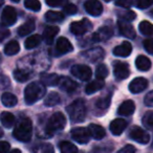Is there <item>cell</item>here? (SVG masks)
I'll list each match as a JSON object with an SVG mask.
<instances>
[{"instance_id":"cell-54","label":"cell","mask_w":153,"mask_h":153,"mask_svg":"<svg viewBox=\"0 0 153 153\" xmlns=\"http://www.w3.org/2000/svg\"><path fill=\"white\" fill-rule=\"evenodd\" d=\"M12 1H14V2H19L20 0H12Z\"/></svg>"},{"instance_id":"cell-44","label":"cell","mask_w":153,"mask_h":153,"mask_svg":"<svg viewBox=\"0 0 153 153\" xmlns=\"http://www.w3.org/2000/svg\"><path fill=\"white\" fill-rule=\"evenodd\" d=\"M64 12L66 14H68V15H74V14H76L78 12V7L74 4H72V3H68L64 7Z\"/></svg>"},{"instance_id":"cell-34","label":"cell","mask_w":153,"mask_h":153,"mask_svg":"<svg viewBox=\"0 0 153 153\" xmlns=\"http://www.w3.org/2000/svg\"><path fill=\"white\" fill-rule=\"evenodd\" d=\"M138 30L145 36H153V24L149 21H142L138 25Z\"/></svg>"},{"instance_id":"cell-3","label":"cell","mask_w":153,"mask_h":153,"mask_svg":"<svg viewBox=\"0 0 153 153\" xmlns=\"http://www.w3.org/2000/svg\"><path fill=\"white\" fill-rule=\"evenodd\" d=\"M33 134V124L32 121L27 117L22 119L19 123L16 125L15 129L13 131V135L16 140L20 142H28L32 137Z\"/></svg>"},{"instance_id":"cell-40","label":"cell","mask_w":153,"mask_h":153,"mask_svg":"<svg viewBox=\"0 0 153 153\" xmlns=\"http://www.w3.org/2000/svg\"><path fill=\"white\" fill-rule=\"evenodd\" d=\"M110 102H111V96H107L105 98H102V99H99L97 101V107L99 109H107L110 105Z\"/></svg>"},{"instance_id":"cell-47","label":"cell","mask_w":153,"mask_h":153,"mask_svg":"<svg viewBox=\"0 0 153 153\" xmlns=\"http://www.w3.org/2000/svg\"><path fill=\"white\" fill-rule=\"evenodd\" d=\"M145 104L149 107H153V90L146 94V97H145Z\"/></svg>"},{"instance_id":"cell-55","label":"cell","mask_w":153,"mask_h":153,"mask_svg":"<svg viewBox=\"0 0 153 153\" xmlns=\"http://www.w3.org/2000/svg\"><path fill=\"white\" fill-rule=\"evenodd\" d=\"M0 62H1V55H0Z\"/></svg>"},{"instance_id":"cell-13","label":"cell","mask_w":153,"mask_h":153,"mask_svg":"<svg viewBox=\"0 0 153 153\" xmlns=\"http://www.w3.org/2000/svg\"><path fill=\"white\" fill-rule=\"evenodd\" d=\"M117 27L123 37H126L128 39H134L135 38V30H134L133 26L129 24V22L120 20L117 22Z\"/></svg>"},{"instance_id":"cell-18","label":"cell","mask_w":153,"mask_h":153,"mask_svg":"<svg viewBox=\"0 0 153 153\" xmlns=\"http://www.w3.org/2000/svg\"><path fill=\"white\" fill-rule=\"evenodd\" d=\"M132 51V45L128 41H124L122 44L113 49V55L117 57H128Z\"/></svg>"},{"instance_id":"cell-45","label":"cell","mask_w":153,"mask_h":153,"mask_svg":"<svg viewBox=\"0 0 153 153\" xmlns=\"http://www.w3.org/2000/svg\"><path fill=\"white\" fill-rule=\"evenodd\" d=\"M133 4V0H117L115 5L121 7H130Z\"/></svg>"},{"instance_id":"cell-19","label":"cell","mask_w":153,"mask_h":153,"mask_svg":"<svg viewBox=\"0 0 153 153\" xmlns=\"http://www.w3.org/2000/svg\"><path fill=\"white\" fill-rule=\"evenodd\" d=\"M41 83L46 86H57L60 83V78L57 74H41Z\"/></svg>"},{"instance_id":"cell-17","label":"cell","mask_w":153,"mask_h":153,"mask_svg":"<svg viewBox=\"0 0 153 153\" xmlns=\"http://www.w3.org/2000/svg\"><path fill=\"white\" fill-rule=\"evenodd\" d=\"M135 110V104H134L133 101L131 100H127L124 101L119 107V112L120 115H123V117H128V115H131L132 113Z\"/></svg>"},{"instance_id":"cell-49","label":"cell","mask_w":153,"mask_h":153,"mask_svg":"<svg viewBox=\"0 0 153 153\" xmlns=\"http://www.w3.org/2000/svg\"><path fill=\"white\" fill-rule=\"evenodd\" d=\"M11 145L7 142H0V153H7L10 152Z\"/></svg>"},{"instance_id":"cell-53","label":"cell","mask_w":153,"mask_h":153,"mask_svg":"<svg viewBox=\"0 0 153 153\" xmlns=\"http://www.w3.org/2000/svg\"><path fill=\"white\" fill-rule=\"evenodd\" d=\"M3 2H4V1H3V0H0V7H1V5L3 4Z\"/></svg>"},{"instance_id":"cell-57","label":"cell","mask_w":153,"mask_h":153,"mask_svg":"<svg viewBox=\"0 0 153 153\" xmlns=\"http://www.w3.org/2000/svg\"><path fill=\"white\" fill-rule=\"evenodd\" d=\"M82 153H84V152H82Z\"/></svg>"},{"instance_id":"cell-15","label":"cell","mask_w":153,"mask_h":153,"mask_svg":"<svg viewBox=\"0 0 153 153\" xmlns=\"http://www.w3.org/2000/svg\"><path fill=\"white\" fill-rule=\"evenodd\" d=\"M127 127V122L123 119H115L109 125L110 131L113 135H121Z\"/></svg>"},{"instance_id":"cell-37","label":"cell","mask_w":153,"mask_h":153,"mask_svg":"<svg viewBox=\"0 0 153 153\" xmlns=\"http://www.w3.org/2000/svg\"><path fill=\"white\" fill-rule=\"evenodd\" d=\"M143 124L149 130L153 131V111H147L143 117Z\"/></svg>"},{"instance_id":"cell-26","label":"cell","mask_w":153,"mask_h":153,"mask_svg":"<svg viewBox=\"0 0 153 153\" xmlns=\"http://www.w3.org/2000/svg\"><path fill=\"white\" fill-rule=\"evenodd\" d=\"M0 121H1V124H2L5 128H11V127H13L14 124H15V117H14L13 113L4 111V112L1 113Z\"/></svg>"},{"instance_id":"cell-25","label":"cell","mask_w":153,"mask_h":153,"mask_svg":"<svg viewBox=\"0 0 153 153\" xmlns=\"http://www.w3.org/2000/svg\"><path fill=\"white\" fill-rule=\"evenodd\" d=\"M86 58L88 61L90 62H96L98 60H100L101 58H103L104 56V51L101 47H96V48H91L85 53Z\"/></svg>"},{"instance_id":"cell-28","label":"cell","mask_w":153,"mask_h":153,"mask_svg":"<svg viewBox=\"0 0 153 153\" xmlns=\"http://www.w3.org/2000/svg\"><path fill=\"white\" fill-rule=\"evenodd\" d=\"M41 41H42V38H41L40 35H33V36L28 37L26 39L25 43H24V46H25L26 49L35 48V47H37L40 44Z\"/></svg>"},{"instance_id":"cell-51","label":"cell","mask_w":153,"mask_h":153,"mask_svg":"<svg viewBox=\"0 0 153 153\" xmlns=\"http://www.w3.org/2000/svg\"><path fill=\"white\" fill-rule=\"evenodd\" d=\"M7 153H21V151H20L19 149H14V150L10 151V152H7Z\"/></svg>"},{"instance_id":"cell-43","label":"cell","mask_w":153,"mask_h":153,"mask_svg":"<svg viewBox=\"0 0 153 153\" xmlns=\"http://www.w3.org/2000/svg\"><path fill=\"white\" fill-rule=\"evenodd\" d=\"M144 47L147 51V53L153 55V39H146L144 41Z\"/></svg>"},{"instance_id":"cell-48","label":"cell","mask_w":153,"mask_h":153,"mask_svg":"<svg viewBox=\"0 0 153 153\" xmlns=\"http://www.w3.org/2000/svg\"><path fill=\"white\" fill-rule=\"evenodd\" d=\"M117 153H135V148L132 145H126L121 150H119Z\"/></svg>"},{"instance_id":"cell-14","label":"cell","mask_w":153,"mask_h":153,"mask_svg":"<svg viewBox=\"0 0 153 153\" xmlns=\"http://www.w3.org/2000/svg\"><path fill=\"white\" fill-rule=\"evenodd\" d=\"M72 49L74 47L71 43L68 41V39H66L65 37H60L58 39L57 44H56V51L58 55H65V53L72 51Z\"/></svg>"},{"instance_id":"cell-56","label":"cell","mask_w":153,"mask_h":153,"mask_svg":"<svg viewBox=\"0 0 153 153\" xmlns=\"http://www.w3.org/2000/svg\"><path fill=\"white\" fill-rule=\"evenodd\" d=\"M105 1H107V2H108V1H110V0H105Z\"/></svg>"},{"instance_id":"cell-46","label":"cell","mask_w":153,"mask_h":153,"mask_svg":"<svg viewBox=\"0 0 153 153\" xmlns=\"http://www.w3.org/2000/svg\"><path fill=\"white\" fill-rule=\"evenodd\" d=\"M65 0H45V2H46L47 5L51 7H60L64 3Z\"/></svg>"},{"instance_id":"cell-12","label":"cell","mask_w":153,"mask_h":153,"mask_svg":"<svg viewBox=\"0 0 153 153\" xmlns=\"http://www.w3.org/2000/svg\"><path fill=\"white\" fill-rule=\"evenodd\" d=\"M147 87H148V80L142 78V76L135 78L129 84V90L132 94H140V92L144 91Z\"/></svg>"},{"instance_id":"cell-16","label":"cell","mask_w":153,"mask_h":153,"mask_svg":"<svg viewBox=\"0 0 153 153\" xmlns=\"http://www.w3.org/2000/svg\"><path fill=\"white\" fill-rule=\"evenodd\" d=\"M112 36V30L108 26H103L99 28L98 32L94 33L92 36L94 42H100V41H106Z\"/></svg>"},{"instance_id":"cell-35","label":"cell","mask_w":153,"mask_h":153,"mask_svg":"<svg viewBox=\"0 0 153 153\" xmlns=\"http://www.w3.org/2000/svg\"><path fill=\"white\" fill-rule=\"evenodd\" d=\"M53 147L48 143H41L34 149V153H53Z\"/></svg>"},{"instance_id":"cell-6","label":"cell","mask_w":153,"mask_h":153,"mask_svg":"<svg viewBox=\"0 0 153 153\" xmlns=\"http://www.w3.org/2000/svg\"><path fill=\"white\" fill-rule=\"evenodd\" d=\"M70 71H71V74L76 76V79L81 80V81H88L92 76V71L90 69V67L83 65V64L74 65Z\"/></svg>"},{"instance_id":"cell-20","label":"cell","mask_w":153,"mask_h":153,"mask_svg":"<svg viewBox=\"0 0 153 153\" xmlns=\"http://www.w3.org/2000/svg\"><path fill=\"white\" fill-rule=\"evenodd\" d=\"M87 129L89 131L90 137H94V140H102L106 135L104 128L100 125H97V124H90Z\"/></svg>"},{"instance_id":"cell-33","label":"cell","mask_w":153,"mask_h":153,"mask_svg":"<svg viewBox=\"0 0 153 153\" xmlns=\"http://www.w3.org/2000/svg\"><path fill=\"white\" fill-rule=\"evenodd\" d=\"M64 19V15L60 12L49 11L45 14V20L48 22H60Z\"/></svg>"},{"instance_id":"cell-32","label":"cell","mask_w":153,"mask_h":153,"mask_svg":"<svg viewBox=\"0 0 153 153\" xmlns=\"http://www.w3.org/2000/svg\"><path fill=\"white\" fill-rule=\"evenodd\" d=\"M59 148L61 153H78V148L76 146H74V144L69 142H62L60 143L59 145Z\"/></svg>"},{"instance_id":"cell-24","label":"cell","mask_w":153,"mask_h":153,"mask_svg":"<svg viewBox=\"0 0 153 153\" xmlns=\"http://www.w3.org/2000/svg\"><path fill=\"white\" fill-rule=\"evenodd\" d=\"M35 27H36L35 21L33 19H30V20H28V21H26L25 23H23L18 28V34H19V36L24 37V36H26V35L34 32Z\"/></svg>"},{"instance_id":"cell-1","label":"cell","mask_w":153,"mask_h":153,"mask_svg":"<svg viewBox=\"0 0 153 153\" xmlns=\"http://www.w3.org/2000/svg\"><path fill=\"white\" fill-rule=\"evenodd\" d=\"M46 88L41 82H33L26 86L24 90V100L27 105H33L45 94Z\"/></svg>"},{"instance_id":"cell-30","label":"cell","mask_w":153,"mask_h":153,"mask_svg":"<svg viewBox=\"0 0 153 153\" xmlns=\"http://www.w3.org/2000/svg\"><path fill=\"white\" fill-rule=\"evenodd\" d=\"M1 102L4 106L7 107H13L17 104L18 100L16 98V96H14L13 94H10V92H4L1 97Z\"/></svg>"},{"instance_id":"cell-4","label":"cell","mask_w":153,"mask_h":153,"mask_svg":"<svg viewBox=\"0 0 153 153\" xmlns=\"http://www.w3.org/2000/svg\"><path fill=\"white\" fill-rule=\"evenodd\" d=\"M66 126V117L63 113L55 112L49 120L47 121L46 126H45V135L53 136L56 132L61 131Z\"/></svg>"},{"instance_id":"cell-11","label":"cell","mask_w":153,"mask_h":153,"mask_svg":"<svg viewBox=\"0 0 153 153\" xmlns=\"http://www.w3.org/2000/svg\"><path fill=\"white\" fill-rule=\"evenodd\" d=\"M86 12L91 16H100L103 13V7L102 3L99 0H87L84 4Z\"/></svg>"},{"instance_id":"cell-23","label":"cell","mask_w":153,"mask_h":153,"mask_svg":"<svg viewBox=\"0 0 153 153\" xmlns=\"http://www.w3.org/2000/svg\"><path fill=\"white\" fill-rule=\"evenodd\" d=\"M135 65L140 71H147L151 68V61L146 56H138L135 59Z\"/></svg>"},{"instance_id":"cell-31","label":"cell","mask_w":153,"mask_h":153,"mask_svg":"<svg viewBox=\"0 0 153 153\" xmlns=\"http://www.w3.org/2000/svg\"><path fill=\"white\" fill-rule=\"evenodd\" d=\"M61 102V98H60L58 92H51L48 96L46 97L44 101L45 106H56Z\"/></svg>"},{"instance_id":"cell-29","label":"cell","mask_w":153,"mask_h":153,"mask_svg":"<svg viewBox=\"0 0 153 153\" xmlns=\"http://www.w3.org/2000/svg\"><path fill=\"white\" fill-rule=\"evenodd\" d=\"M19 51H20V45L15 40L9 42L4 47V53L7 56H14L19 53Z\"/></svg>"},{"instance_id":"cell-50","label":"cell","mask_w":153,"mask_h":153,"mask_svg":"<svg viewBox=\"0 0 153 153\" xmlns=\"http://www.w3.org/2000/svg\"><path fill=\"white\" fill-rule=\"evenodd\" d=\"M11 32L9 30H4V28H0V41L4 40L5 38L10 36Z\"/></svg>"},{"instance_id":"cell-5","label":"cell","mask_w":153,"mask_h":153,"mask_svg":"<svg viewBox=\"0 0 153 153\" xmlns=\"http://www.w3.org/2000/svg\"><path fill=\"white\" fill-rule=\"evenodd\" d=\"M129 137L131 140H135L138 144H148L150 140V135L148 134V132L145 131L144 129H142L138 126H134L131 128V130L129 131Z\"/></svg>"},{"instance_id":"cell-8","label":"cell","mask_w":153,"mask_h":153,"mask_svg":"<svg viewBox=\"0 0 153 153\" xmlns=\"http://www.w3.org/2000/svg\"><path fill=\"white\" fill-rule=\"evenodd\" d=\"M71 137L74 140H76L79 144H87L90 140V134L88 129L84 127H78L74 128L71 130Z\"/></svg>"},{"instance_id":"cell-38","label":"cell","mask_w":153,"mask_h":153,"mask_svg":"<svg viewBox=\"0 0 153 153\" xmlns=\"http://www.w3.org/2000/svg\"><path fill=\"white\" fill-rule=\"evenodd\" d=\"M108 74H109L108 68H107V66L105 65V64H101V65H99L98 67H97L96 76L98 80H103V79H105V78H107Z\"/></svg>"},{"instance_id":"cell-21","label":"cell","mask_w":153,"mask_h":153,"mask_svg":"<svg viewBox=\"0 0 153 153\" xmlns=\"http://www.w3.org/2000/svg\"><path fill=\"white\" fill-rule=\"evenodd\" d=\"M59 27L55 25H49L47 27H45L44 32H43V39L47 44L53 43L55 37L57 36V34L59 33Z\"/></svg>"},{"instance_id":"cell-10","label":"cell","mask_w":153,"mask_h":153,"mask_svg":"<svg viewBox=\"0 0 153 153\" xmlns=\"http://www.w3.org/2000/svg\"><path fill=\"white\" fill-rule=\"evenodd\" d=\"M113 74L117 80H125L130 74L129 65L123 62H117L113 67Z\"/></svg>"},{"instance_id":"cell-7","label":"cell","mask_w":153,"mask_h":153,"mask_svg":"<svg viewBox=\"0 0 153 153\" xmlns=\"http://www.w3.org/2000/svg\"><path fill=\"white\" fill-rule=\"evenodd\" d=\"M17 21V13L13 7H5L1 15V24L4 26H11Z\"/></svg>"},{"instance_id":"cell-2","label":"cell","mask_w":153,"mask_h":153,"mask_svg":"<svg viewBox=\"0 0 153 153\" xmlns=\"http://www.w3.org/2000/svg\"><path fill=\"white\" fill-rule=\"evenodd\" d=\"M70 120L74 123H81L85 120L86 117V105L84 100L78 99L74 101L70 105L66 107Z\"/></svg>"},{"instance_id":"cell-27","label":"cell","mask_w":153,"mask_h":153,"mask_svg":"<svg viewBox=\"0 0 153 153\" xmlns=\"http://www.w3.org/2000/svg\"><path fill=\"white\" fill-rule=\"evenodd\" d=\"M103 87H104V82H103V80H96V81H94V82H90V83L86 86L85 91L87 94H94V92L99 91L100 89H102Z\"/></svg>"},{"instance_id":"cell-36","label":"cell","mask_w":153,"mask_h":153,"mask_svg":"<svg viewBox=\"0 0 153 153\" xmlns=\"http://www.w3.org/2000/svg\"><path fill=\"white\" fill-rule=\"evenodd\" d=\"M14 78H15V80L18 82H25L30 78V72L25 71V70L17 69L14 71Z\"/></svg>"},{"instance_id":"cell-22","label":"cell","mask_w":153,"mask_h":153,"mask_svg":"<svg viewBox=\"0 0 153 153\" xmlns=\"http://www.w3.org/2000/svg\"><path fill=\"white\" fill-rule=\"evenodd\" d=\"M59 85L62 90H64L65 92H69V94L74 92L78 88V84L68 78H61Z\"/></svg>"},{"instance_id":"cell-52","label":"cell","mask_w":153,"mask_h":153,"mask_svg":"<svg viewBox=\"0 0 153 153\" xmlns=\"http://www.w3.org/2000/svg\"><path fill=\"white\" fill-rule=\"evenodd\" d=\"M3 135V131H2V129H1V128H0V137H1V136Z\"/></svg>"},{"instance_id":"cell-39","label":"cell","mask_w":153,"mask_h":153,"mask_svg":"<svg viewBox=\"0 0 153 153\" xmlns=\"http://www.w3.org/2000/svg\"><path fill=\"white\" fill-rule=\"evenodd\" d=\"M24 5L33 12H39L41 10V3L39 0H25Z\"/></svg>"},{"instance_id":"cell-41","label":"cell","mask_w":153,"mask_h":153,"mask_svg":"<svg viewBox=\"0 0 153 153\" xmlns=\"http://www.w3.org/2000/svg\"><path fill=\"white\" fill-rule=\"evenodd\" d=\"M120 17H121V20H123V21L130 22V21H133L136 18V14L132 11H127L120 14Z\"/></svg>"},{"instance_id":"cell-9","label":"cell","mask_w":153,"mask_h":153,"mask_svg":"<svg viewBox=\"0 0 153 153\" xmlns=\"http://www.w3.org/2000/svg\"><path fill=\"white\" fill-rule=\"evenodd\" d=\"M91 24L88 20L84 19L81 21H74L70 24V32L76 36H81L84 35L85 33L88 32V30H90Z\"/></svg>"},{"instance_id":"cell-42","label":"cell","mask_w":153,"mask_h":153,"mask_svg":"<svg viewBox=\"0 0 153 153\" xmlns=\"http://www.w3.org/2000/svg\"><path fill=\"white\" fill-rule=\"evenodd\" d=\"M153 4V0H136V7L140 10L148 9Z\"/></svg>"}]
</instances>
